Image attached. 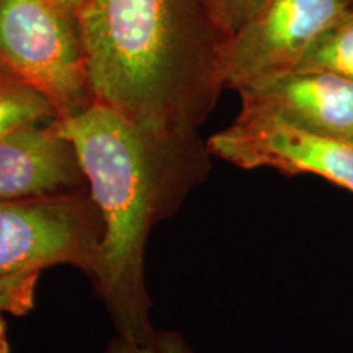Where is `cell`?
Segmentation results:
<instances>
[{"label":"cell","instance_id":"52a82bcc","mask_svg":"<svg viewBox=\"0 0 353 353\" xmlns=\"http://www.w3.org/2000/svg\"><path fill=\"white\" fill-rule=\"evenodd\" d=\"M242 108L273 114L303 130L353 143V82L325 70H293L241 92Z\"/></svg>","mask_w":353,"mask_h":353},{"label":"cell","instance_id":"5bb4252c","mask_svg":"<svg viewBox=\"0 0 353 353\" xmlns=\"http://www.w3.org/2000/svg\"><path fill=\"white\" fill-rule=\"evenodd\" d=\"M0 353H10V341H8V327L6 317L0 316Z\"/></svg>","mask_w":353,"mask_h":353},{"label":"cell","instance_id":"3957f363","mask_svg":"<svg viewBox=\"0 0 353 353\" xmlns=\"http://www.w3.org/2000/svg\"><path fill=\"white\" fill-rule=\"evenodd\" d=\"M0 64L48 99L57 120L94 103L77 15L51 0H0Z\"/></svg>","mask_w":353,"mask_h":353},{"label":"cell","instance_id":"6da1fadb","mask_svg":"<svg viewBox=\"0 0 353 353\" xmlns=\"http://www.w3.org/2000/svg\"><path fill=\"white\" fill-rule=\"evenodd\" d=\"M77 19L94 101L161 143L200 141L228 39L210 0H87Z\"/></svg>","mask_w":353,"mask_h":353},{"label":"cell","instance_id":"277c9868","mask_svg":"<svg viewBox=\"0 0 353 353\" xmlns=\"http://www.w3.org/2000/svg\"><path fill=\"white\" fill-rule=\"evenodd\" d=\"M103 223L88 187L0 200V278L56 265L92 278Z\"/></svg>","mask_w":353,"mask_h":353},{"label":"cell","instance_id":"8fae6325","mask_svg":"<svg viewBox=\"0 0 353 353\" xmlns=\"http://www.w3.org/2000/svg\"><path fill=\"white\" fill-rule=\"evenodd\" d=\"M41 270H30L0 278V316H25L34 307Z\"/></svg>","mask_w":353,"mask_h":353},{"label":"cell","instance_id":"9a60e30c","mask_svg":"<svg viewBox=\"0 0 353 353\" xmlns=\"http://www.w3.org/2000/svg\"><path fill=\"white\" fill-rule=\"evenodd\" d=\"M51 2H54L56 6L63 7V8H65V10L76 13V15H77L87 0H51Z\"/></svg>","mask_w":353,"mask_h":353},{"label":"cell","instance_id":"30bf717a","mask_svg":"<svg viewBox=\"0 0 353 353\" xmlns=\"http://www.w3.org/2000/svg\"><path fill=\"white\" fill-rule=\"evenodd\" d=\"M296 70H325L353 82V8L342 13L309 48Z\"/></svg>","mask_w":353,"mask_h":353},{"label":"cell","instance_id":"8992f818","mask_svg":"<svg viewBox=\"0 0 353 353\" xmlns=\"http://www.w3.org/2000/svg\"><path fill=\"white\" fill-rule=\"evenodd\" d=\"M206 148L241 169L317 175L353 193V143L316 134L273 114L241 108L236 121L211 136Z\"/></svg>","mask_w":353,"mask_h":353},{"label":"cell","instance_id":"9c48e42d","mask_svg":"<svg viewBox=\"0 0 353 353\" xmlns=\"http://www.w3.org/2000/svg\"><path fill=\"white\" fill-rule=\"evenodd\" d=\"M57 121L48 99L0 64V136Z\"/></svg>","mask_w":353,"mask_h":353},{"label":"cell","instance_id":"ba28073f","mask_svg":"<svg viewBox=\"0 0 353 353\" xmlns=\"http://www.w3.org/2000/svg\"><path fill=\"white\" fill-rule=\"evenodd\" d=\"M87 187L72 144L56 121L0 136V200Z\"/></svg>","mask_w":353,"mask_h":353},{"label":"cell","instance_id":"4fadbf2b","mask_svg":"<svg viewBox=\"0 0 353 353\" xmlns=\"http://www.w3.org/2000/svg\"><path fill=\"white\" fill-rule=\"evenodd\" d=\"M262 3L263 0H210L216 25L226 37L236 32Z\"/></svg>","mask_w":353,"mask_h":353},{"label":"cell","instance_id":"5b68a950","mask_svg":"<svg viewBox=\"0 0 353 353\" xmlns=\"http://www.w3.org/2000/svg\"><path fill=\"white\" fill-rule=\"evenodd\" d=\"M350 0H263L224 44V88L241 94L298 69Z\"/></svg>","mask_w":353,"mask_h":353},{"label":"cell","instance_id":"7c38bea8","mask_svg":"<svg viewBox=\"0 0 353 353\" xmlns=\"http://www.w3.org/2000/svg\"><path fill=\"white\" fill-rule=\"evenodd\" d=\"M103 353H192L183 337L176 332H157L156 337L148 343H136L126 339L117 337L105 348Z\"/></svg>","mask_w":353,"mask_h":353},{"label":"cell","instance_id":"7a4b0ae2","mask_svg":"<svg viewBox=\"0 0 353 353\" xmlns=\"http://www.w3.org/2000/svg\"><path fill=\"white\" fill-rule=\"evenodd\" d=\"M56 126L77 154L103 223L90 280L118 335L151 342L157 330L144 281L145 242L154 224L174 213L208 174V148L200 141L161 143L99 101Z\"/></svg>","mask_w":353,"mask_h":353}]
</instances>
